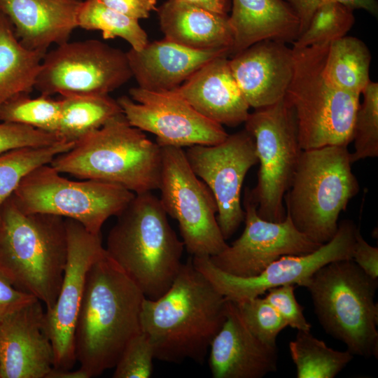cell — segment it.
<instances>
[{
    "mask_svg": "<svg viewBox=\"0 0 378 378\" xmlns=\"http://www.w3.org/2000/svg\"><path fill=\"white\" fill-rule=\"evenodd\" d=\"M227 300L192 264L183 263L170 288L155 300L144 298L141 329L155 358L169 363L204 362L223 326Z\"/></svg>",
    "mask_w": 378,
    "mask_h": 378,
    "instance_id": "cell-1",
    "label": "cell"
},
{
    "mask_svg": "<svg viewBox=\"0 0 378 378\" xmlns=\"http://www.w3.org/2000/svg\"><path fill=\"white\" fill-rule=\"evenodd\" d=\"M145 298L106 250L92 265L74 332L76 361L88 378L113 368L128 342L141 332Z\"/></svg>",
    "mask_w": 378,
    "mask_h": 378,
    "instance_id": "cell-2",
    "label": "cell"
},
{
    "mask_svg": "<svg viewBox=\"0 0 378 378\" xmlns=\"http://www.w3.org/2000/svg\"><path fill=\"white\" fill-rule=\"evenodd\" d=\"M167 216L152 192L135 194L107 237V255L150 300L170 288L183 264L184 244Z\"/></svg>",
    "mask_w": 378,
    "mask_h": 378,
    "instance_id": "cell-3",
    "label": "cell"
},
{
    "mask_svg": "<svg viewBox=\"0 0 378 378\" xmlns=\"http://www.w3.org/2000/svg\"><path fill=\"white\" fill-rule=\"evenodd\" d=\"M67 256L65 218L27 214L12 195L0 209V271L18 289L54 305Z\"/></svg>",
    "mask_w": 378,
    "mask_h": 378,
    "instance_id": "cell-4",
    "label": "cell"
},
{
    "mask_svg": "<svg viewBox=\"0 0 378 378\" xmlns=\"http://www.w3.org/2000/svg\"><path fill=\"white\" fill-rule=\"evenodd\" d=\"M50 164L60 174L118 184L139 194L158 190L162 152L121 113L57 155Z\"/></svg>",
    "mask_w": 378,
    "mask_h": 378,
    "instance_id": "cell-5",
    "label": "cell"
},
{
    "mask_svg": "<svg viewBox=\"0 0 378 378\" xmlns=\"http://www.w3.org/2000/svg\"><path fill=\"white\" fill-rule=\"evenodd\" d=\"M346 146L304 150L284 195L286 214L296 229L323 244L338 228V218L359 192Z\"/></svg>",
    "mask_w": 378,
    "mask_h": 378,
    "instance_id": "cell-6",
    "label": "cell"
},
{
    "mask_svg": "<svg viewBox=\"0 0 378 378\" xmlns=\"http://www.w3.org/2000/svg\"><path fill=\"white\" fill-rule=\"evenodd\" d=\"M330 42L293 49V73L284 96L292 108L301 148L346 146L352 141L360 95L344 91L326 77Z\"/></svg>",
    "mask_w": 378,
    "mask_h": 378,
    "instance_id": "cell-7",
    "label": "cell"
},
{
    "mask_svg": "<svg viewBox=\"0 0 378 378\" xmlns=\"http://www.w3.org/2000/svg\"><path fill=\"white\" fill-rule=\"evenodd\" d=\"M378 279L353 259L332 261L316 271L305 287L324 330L353 355H378Z\"/></svg>",
    "mask_w": 378,
    "mask_h": 378,
    "instance_id": "cell-8",
    "label": "cell"
},
{
    "mask_svg": "<svg viewBox=\"0 0 378 378\" xmlns=\"http://www.w3.org/2000/svg\"><path fill=\"white\" fill-rule=\"evenodd\" d=\"M134 196L118 184L67 179L50 164L27 174L12 195L24 213L71 218L95 234H100L105 221L117 216Z\"/></svg>",
    "mask_w": 378,
    "mask_h": 378,
    "instance_id": "cell-9",
    "label": "cell"
},
{
    "mask_svg": "<svg viewBox=\"0 0 378 378\" xmlns=\"http://www.w3.org/2000/svg\"><path fill=\"white\" fill-rule=\"evenodd\" d=\"M244 124L254 139L260 163L255 186L246 190L260 218L281 222L286 216L284 195L303 150L293 111L284 98L249 113Z\"/></svg>",
    "mask_w": 378,
    "mask_h": 378,
    "instance_id": "cell-10",
    "label": "cell"
},
{
    "mask_svg": "<svg viewBox=\"0 0 378 378\" xmlns=\"http://www.w3.org/2000/svg\"><path fill=\"white\" fill-rule=\"evenodd\" d=\"M158 190L166 214L178 224L182 241L192 256H212L228 244L217 221L218 206L208 186L195 175L182 148L161 147Z\"/></svg>",
    "mask_w": 378,
    "mask_h": 378,
    "instance_id": "cell-11",
    "label": "cell"
},
{
    "mask_svg": "<svg viewBox=\"0 0 378 378\" xmlns=\"http://www.w3.org/2000/svg\"><path fill=\"white\" fill-rule=\"evenodd\" d=\"M127 52L99 40L69 41L46 53L34 89L41 94H108L132 78Z\"/></svg>",
    "mask_w": 378,
    "mask_h": 378,
    "instance_id": "cell-12",
    "label": "cell"
},
{
    "mask_svg": "<svg viewBox=\"0 0 378 378\" xmlns=\"http://www.w3.org/2000/svg\"><path fill=\"white\" fill-rule=\"evenodd\" d=\"M358 228L353 220H343L333 238L314 251L283 255L255 276L239 277L227 274L215 267L209 256H192V261L226 300L237 303L260 296L280 286L306 287L321 267L332 261L352 259Z\"/></svg>",
    "mask_w": 378,
    "mask_h": 378,
    "instance_id": "cell-13",
    "label": "cell"
},
{
    "mask_svg": "<svg viewBox=\"0 0 378 378\" xmlns=\"http://www.w3.org/2000/svg\"><path fill=\"white\" fill-rule=\"evenodd\" d=\"M129 93L130 97L117 99L126 119L131 125L153 134L160 147L211 146L228 136L223 125L198 113L176 90L135 87Z\"/></svg>",
    "mask_w": 378,
    "mask_h": 378,
    "instance_id": "cell-14",
    "label": "cell"
},
{
    "mask_svg": "<svg viewBox=\"0 0 378 378\" xmlns=\"http://www.w3.org/2000/svg\"><path fill=\"white\" fill-rule=\"evenodd\" d=\"M184 151L192 170L215 198L217 221L227 240L244 220L242 185L248 170L258 162L254 139L244 129L219 144L194 145Z\"/></svg>",
    "mask_w": 378,
    "mask_h": 378,
    "instance_id": "cell-15",
    "label": "cell"
},
{
    "mask_svg": "<svg viewBox=\"0 0 378 378\" xmlns=\"http://www.w3.org/2000/svg\"><path fill=\"white\" fill-rule=\"evenodd\" d=\"M67 256L54 305L45 310L43 330L54 351L56 370H71L76 362L74 332L88 272L105 253L101 234L88 232L80 223L65 218Z\"/></svg>",
    "mask_w": 378,
    "mask_h": 378,
    "instance_id": "cell-16",
    "label": "cell"
},
{
    "mask_svg": "<svg viewBox=\"0 0 378 378\" xmlns=\"http://www.w3.org/2000/svg\"><path fill=\"white\" fill-rule=\"evenodd\" d=\"M244 206L245 227L241 236L209 257L220 270L235 276H255L283 255L309 253L321 246L298 231L288 215L281 222L260 218L246 190Z\"/></svg>",
    "mask_w": 378,
    "mask_h": 378,
    "instance_id": "cell-17",
    "label": "cell"
},
{
    "mask_svg": "<svg viewBox=\"0 0 378 378\" xmlns=\"http://www.w3.org/2000/svg\"><path fill=\"white\" fill-rule=\"evenodd\" d=\"M41 304L36 300L0 320V378H46L53 368Z\"/></svg>",
    "mask_w": 378,
    "mask_h": 378,
    "instance_id": "cell-18",
    "label": "cell"
},
{
    "mask_svg": "<svg viewBox=\"0 0 378 378\" xmlns=\"http://www.w3.org/2000/svg\"><path fill=\"white\" fill-rule=\"evenodd\" d=\"M209 350L214 378H262L277 369V348L265 344L251 332L236 302L230 300Z\"/></svg>",
    "mask_w": 378,
    "mask_h": 378,
    "instance_id": "cell-19",
    "label": "cell"
},
{
    "mask_svg": "<svg viewBox=\"0 0 378 378\" xmlns=\"http://www.w3.org/2000/svg\"><path fill=\"white\" fill-rule=\"evenodd\" d=\"M229 62L250 107L263 108L284 98L293 73V49L284 43L258 42L233 55Z\"/></svg>",
    "mask_w": 378,
    "mask_h": 378,
    "instance_id": "cell-20",
    "label": "cell"
},
{
    "mask_svg": "<svg viewBox=\"0 0 378 378\" xmlns=\"http://www.w3.org/2000/svg\"><path fill=\"white\" fill-rule=\"evenodd\" d=\"M228 56L216 57L198 69L176 91L198 113L221 125L244 123L249 112L232 75Z\"/></svg>",
    "mask_w": 378,
    "mask_h": 378,
    "instance_id": "cell-21",
    "label": "cell"
},
{
    "mask_svg": "<svg viewBox=\"0 0 378 378\" xmlns=\"http://www.w3.org/2000/svg\"><path fill=\"white\" fill-rule=\"evenodd\" d=\"M81 0H0V13L11 22L26 48L46 52L69 41L78 27Z\"/></svg>",
    "mask_w": 378,
    "mask_h": 378,
    "instance_id": "cell-22",
    "label": "cell"
},
{
    "mask_svg": "<svg viewBox=\"0 0 378 378\" xmlns=\"http://www.w3.org/2000/svg\"><path fill=\"white\" fill-rule=\"evenodd\" d=\"M126 52L138 87L151 91L174 90L211 59L231 55L227 49L194 50L165 38Z\"/></svg>",
    "mask_w": 378,
    "mask_h": 378,
    "instance_id": "cell-23",
    "label": "cell"
},
{
    "mask_svg": "<svg viewBox=\"0 0 378 378\" xmlns=\"http://www.w3.org/2000/svg\"><path fill=\"white\" fill-rule=\"evenodd\" d=\"M228 17L232 55L262 41L293 43L300 36L299 18L284 0H232Z\"/></svg>",
    "mask_w": 378,
    "mask_h": 378,
    "instance_id": "cell-24",
    "label": "cell"
},
{
    "mask_svg": "<svg viewBox=\"0 0 378 378\" xmlns=\"http://www.w3.org/2000/svg\"><path fill=\"white\" fill-rule=\"evenodd\" d=\"M164 38L198 50L227 49L233 35L228 15L186 3L167 0L156 10Z\"/></svg>",
    "mask_w": 378,
    "mask_h": 378,
    "instance_id": "cell-25",
    "label": "cell"
},
{
    "mask_svg": "<svg viewBox=\"0 0 378 378\" xmlns=\"http://www.w3.org/2000/svg\"><path fill=\"white\" fill-rule=\"evenodd\" d=\"M46 52L22 46L10 20L0 13V107L10 98L34 89Z\"/></svg>",
    "mask_w": 378,
    "mask_h": 378,
    "instance_id": "cell-26",
    "label": "cell"
},
{
    "mask_svg": "<svg viewBox=\"0 0 378 378\" xmlns=\"http://www.w3.org/2000/svg\"><path fill=\"white\" fill-rule=\"evenodd\" d=\"M60 118L56 134L63 141L76 143L122 113L108 94H65L61 95Z\"/></svg>",
    "mask_w": 378,
    "mask_h": 378,
    "instance_id": "cell-27",
    "label": "cell"
},
{
    "mask_svg": "<svg viewBox=\"0 0 378 378\" xmlns=\"http://www.w3.org/2000/svg\"><path fill=\"white\" fill-rule=\"evenodd\" d=\"M370 52L366 45L353 36L330 42L324 61L327 78L336 87L360 95L370 82Z\"/></svg>",
    "mask_w": 378,
    "mask_h": 378,
    "instance_id": "cell-28",
    "label": "cell"
},
{
    "mask_svg": "<svg viewBox=\"0 0 378 378\" xmlns=\"http://www.w3.org/2000/svg\"><path fill=\"white\" fill-rule=\"evenodd\" d=\"M289 351L298 378H333L354 358L348 350L333 349L310 331L298 330Z\"/></svg>",
    "mask_w": 378,
    "mask_h": 378,
    "instance_id": "cell-29",
    "label": "cell"
},
{
    "mask_svg": "<svg viewBox=\"0 0 378 378\" xmlns=\"http://www.w3.org/2000/svg\"><path fill=\"white\" fill-rule=\"evenodd\" d=\"M77 22L78 27L100 31L104 39L121 38L135 50H141L149 42L139 20L108 7L100 0L83 1Z\"/></svg>",
    "mask_w": 378,
    "mask_h": 378,
    "instance_id": "cell-30",
    "label": "cell"
},
{
    "mask_svg": "<svg viewBox=\"0 0 378 378\" xmlns=\"http://www.w3.org/2000/svg\"><path fill=\"white\" fill-rule=\"evenodd\" d=\"M74 145L62 141L50 146L20 148L0 154V209L27 174L39 166L50 164Z\"/></svg>",
    "mask_w": 378,
    "mask_h": 378,
    "instance_id": "cell-31",
    "label": "cell"
},
{
    "mask_svg": "<svg viewBox=\"0 0 378 378\" xmlns=\"http://www.w3.org/2000/svg\"><path fill=\"white\" fill-rule=\"evenodd\" d=\"M60 111L59 99L44 94L32 98L29 94L22 93L10 98L1 105L0 121L24 125L56 134Z\"/></svg>",
    "mask_w": 378,
    "mask_h": 378,
    "instance_id": "cell-32",
    "label": "cell"
},
{
    "mask_svg": "<svg viewBox=\"0 0 378 378\" xmlns=\"http://www.w3.org/2000/svg\"><path fill=\"white\" fill-rule=\"evenodd\" d=\"M353 9L340 3H328L314 12L307 29L293 42L294 48L330 42L346 36L353 27Z\"/></svg>",
    "mask_w": 378,
    "mask_h": 378,
    "instance_id": "cell-33",
    "label": "cell"
},
{
    "mask_svg": "<svg viewBox=\"0 0 378 378\" xmlns=\"http://www.w3.org/2000/svg\"><path fill=\"white\" fill-rule=\"evenodd\" d=\"M362 94L364 99L357 110L353 130L352 163L378 156V83L370 80Z\"/></svg>",
    "mask_w": 378,
    "mask_h": 378,
    "instance_id": "cell-34",
    "label": "cell"
},
{
    "mask_svg": "<svg viewBox=\"0 0 378 378\" xmlns=\"http://www.w3.org/2000/svg\"><path fill=\"white\" fill-rule=\"evenodd\" d=\"M236 304L251 332L265 344L276 347L278 335L288 326L265 298L258 296Z\"/></svg>",
    "mask_w": 378,
    "mask_h": 378,
    "instance_id": "cell-35",
    "label": "cell"
},
{
    "mask_svg": "<svg viewBox=\"0 0 378 378\" xmlns=\"http://www.w3.org/2000/svg\"><path fill=\"white\" fill-rule=\"evenodd\" d=\"M155 358L153 346L142 331L134 336L122 350L114 368L113 378H148Z\"/></svg>",
    "mask_w": 378,
    "mask_h": 378,
    "instance_id": "cell-36",
    "label": "cell"
},
{
    "mask_svg": "<svg viewBox=\"0 0 378 378\" xmlns=\"http://www.w3.org/2000/svg\"><path fill=\"white\" fill-rule=\"evenodd\" d=\"M57 134L27 125L0 122V154L24 147H41L62 141Z\"/></svg>",
    "mask_w": 378,
    "mask_h": 378,
    "instance_id": "cell-37",
    "label": "cell"
},
{
    "mask_svg": "<svg viewBox=\"0 0 378 378\" xmlns=\"http://www.w3.org/2000/svg\"><path fill=\"white\" fill-rule=\"evenodd\" d=\"M296 286L284 285L269 289L265 299L276 310L288 326L297 330L310 331L311 324L304 315V307L297 301Z\"/></svg>",
    "mask_w": 378,
    "mask_h": 378,
    "instance_id": "cell-38",
    "label": "cell"
},
{
    "mask_svg": "<svg viewBox=\"0 0 378 378\" xmlns=\"http://www.w3.org/2000/svg\"><path fill=\"white\" fill-rule=\"evenodd\" d=\"M293 8L300 20V35L307 29L314 12L321 6L335 2L345 5L351 9H363L377 16L378 4L377 0H286Z\"/></svg>",
    "mask_w": 378,
    "mask_h": 378,
    "instance_id": "cell-39",
    "label": "cell"
},
{
    "mask_svg": "<svg viewBox=\"0 0 378 378\" xmlns=\"http://www.w3.org/2000/svg\"><path fill=\"white\" fill-rule=\"evenodd\" d=\"M38 300L16 288L0 271V320Z\"/></svg>",
    "mask_w": 378,
    "mask_h": 378,
    "instance_id": "cell-40",
    "label": "cell"
},
{
    "mask_svg": "<svg viewBox=\"0 0 378 378\" xmlns=\"http://www.w3.org/2000/svg\"><path fill=\"white\" fill-rule=\"evenodd\" d=\"M352 259L371 278L378 279V248L370 245L358 228Z\"/></svg>",
    "mask_w": 378,
    "mask_h": 378,
    "instance_id": "cell-41",
    "label": "cell"
},
{
    "mask_svg": "<svg viewBox=\"0 0 378 378\" xmlns=\"http://www.w3.org/2000/svg\"><path fill=\"white\" fill-rule=\"evenodd\" d=\"M108 7L131 18L139 20L156 11L157 0H100Z\"/></svg>",
    "mask_w": 378,
    "mask_h": 378,
    "instance_id": "cell-42",
    "label": "cell"
},
{
    "mask_svg": "<svg viewBox=\"0 0 378 378\" xmlns=\"http://www.w3.org/2000/svg\"><path fill=\"white\" fill-rule=\"evenodd\" d=\"M186 3L214 11L227 15L231 10L230 0H182Z\"/></svg>",
    "mask_w": 378,
    "mask_h": 378,
    "instance_id": "cell-43",
    "label": "cell"
},
{
    "mask_svg": "<svg viewBox=\"0 0 378 378\" xmlns=\"http://www.w3.org/2000/svg\"><path fill=\"white\" fill-rule=\"evenodd\" d=\"M46 378H88L86 374L80 370L73 371L71 370H56L53 368Z\"/></svg>",
    "mask_w": 378,
    "mask_h": 378,
    "instance_id": "cell-44",
    "label": "cell"
}]
</instances>
